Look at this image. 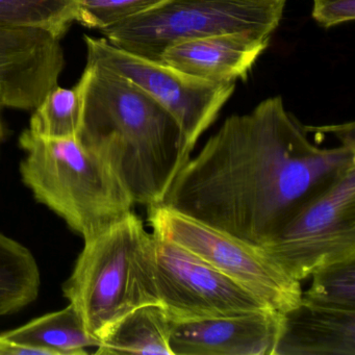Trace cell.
I'll use <instances>...</instances> for the list:
<instances>
[{"mask_svg": "<svg viewBox=\"0 0 355 355\" xmlns=\"http://www.w3.org/2000/svg\"><path fill=\"white\" fill-rule=\"evenodd\" d=\"M282 96L232 115L178 172L161 205L257 248L355 167V147H320Z\"/></svg>", "mask_w": 355, "mask_h": 355, "instance_id": "1", "label": "cell"}, {"mask_svg": "<svg viewBox=\"0 0 355 355\" xmlns=\"http://www.w3.org/2000/svg\"><path fill=\"white\" fill-rule=\"evenodd\" d=\"M80 140L117 172L135 205H161L191 159L175 119L142 89L87 62Z\"/></svg>", "mask_w": 355, "mask_h": 355, "instance_id": "2", "label": "cell"}, {"mask_svg": "<svg viewBox=\"0 0 355 355\" xmlns=\"http://www.w3.org/2000/svg\"><path fill=\"white\" fill-rule=\"evenodd\" d=\"M19 145L22 182L84 240L132 211L134 200L117 172L78 137L47 139L26 130Z\"/></svg>", "mask_w": 355, "mask_h": 355, "instance_id": "3", "label": "cell"}, {"mask_svg": "<svg viewBox=\"0 0 355 355\" xmlns=\"http://www.w3.org/2000/svg\"><path fill=\"white\" fill-rule=\"evenodd\" d=\"M63 293L78 309L87 330L101 340L132 309L159 303L155 236L134 211H128L85 240Z\"/></svg>", "mask_w": 355, "mask_h": 355, "instance_id": "4", "label": "cell"}, {"mask_svg": "<svg viewBox=\"0 0 355 355\" xmlns=\"http://www.w3.org/2000/svg\"><path fill=\"white\" fill-rule=\"evenodd\" d=\"M286 3V0H165L101 32L117 49L161 63L166 49L184 41L241 32L271 37Z\"/></svg>", "mask_w": 355, "mask_h": 355, "instance_id": "5", "label": "cell"}, {"mask_svg": "<svg viewBox=\"0 0 355 355\" xmlns=\"http://www.w3.org/2000/svg\"><path fill=\"white\" fill-rule=\"evenodd\" d=\"M148 221L155 236L190 251L270 309L284 313L300 303V282L261 248L164 205L148 207Z\"/></svg>", "mask_w": 355, "mask_h": 355, "instance_id": "6", "label": "cell"}, {"mask_svg": "<svg viewBox=\"0 0 355 355\" xmlns=\"http://www.w3.org/2000/svg\"><path fill=\"white\" fill-rule=\"evenodd\" d=\"M261 249L300 282L321 268L355 259V167L305 205Z\"/></svg>", "mask_w": 355, "mask_h": 355, "instance_id": "7", "label": "cell"}, {"mask_svg": "<svg viewBox=\"0 0 355 355\" xmlns=\"http://www.w3.org/2000/svg\"><path fill=\"white\" fill-rule=\"evenodd\" d=\"M84 39L87 62L126 78L157 101L175 119L190 153L236 88L234 82H209L137 57L105 38Z\"/></svg>", "mask_w": 355, "mask_h": 355, "instance_id": "8", "label": "cell"}, {"mask_svg": "<svg viewBox=\"0 0 355 355\" xmlns=\"http://www.w3.org/2000/svg\"><path fill=\"white\" fill-rule=\"evenodd\" d=\"M155 240L157 294L172 323L271 309L190 251L159 236Z\"/></svg>", "mask_w": 355, "mask_h": 355, "instance_id": "9", "label": "cell"}, {"mask_svg": "<svg viewBox=\"0 0 355 355\" xmlns=\"http://www.w3.org/2000/svg\"><path fill=\"white\" fill-rule=\"evenodd\" d=\"M61 38L42 28L0 26V107L35 110L59 84Z\"/></svg>", "mask_w": 355, "mask_h": 355, "instance_id": "10", "label": "cell"}, {"mask_svg": "<svg viewBox=\"0 0 355 355\" xmlns=\"http://www.w3.org/2000/svg\"><path fill=\"white\" fill-rule=\"evenodd\" d=\"M282 313L273 309L173 323V355H274Z\"/></svg>", "mask_w": 355, "mask_h": 355, "instance_id": "11", "label": "cell"}, {"mask_svg": "<svg viewBox=\"0 0 355 355\" xmlns=\"http://www.w3.org/2000/svg\"><path fill=\"white\" fill-rule=\"evenodd\" d=\"M270 39L247 32L193 39L166 49L161 63L209 82L236 83L246 80Z\"/></svg>", "mask_w": 355, "mask_h": 355, "instance_id": "12", "label": "cell"}, {"mask_svg": "<svg viewBox=\"0 0 355 355\" xmlns=\"http://www.w3.org/2000/svg\"><path fill=\"white\" fill-rule=\"evenodd\" d=\"M274 355H355V311L300 301L282 313Z\"/></svg>", "mask_w": 355, "mask_h": 355, "instance_id": "13", "label": "cell"}, {"mask_svg": "<svg viewBox=\"0 0 355 355\" xmlns=\"http://www.w3.org/2000/svg\"><path fill=\"white\" fill-rule=\"evenodd\" d=\"M171 320L161 303L132 309L101 338L97 354L173 355L170 349Z\"/></svg>", "mask_w": 355, "mask_h": 355, "instance_id": "14", "label": "cell"}, {"mask_svg": "<svg viewBox=\"0 0 355 355\" xmlns=\"http://www.w3.org/2000/svg\"><path fill=\"white\" fill-rule=\"evenodd\" d=\"M1 336L37 349L42 355L87 354V349L97 348L101 344V340L87 330L80 313L71 303L61 311L41 315Z\"/></svg>", "mask_w": 355, "mask_h": 355, "instance_id": "15", "label": "cell"}, {"mask_svg": "<svg viewBox=\"0 0 355 355\" xmlns=\"http://www.w3.org/2000/svg\"><path fill=\"white\" fill-rule=\"evenodd\" d=\"M40 284V271L33 253L0 232V317L34 302Z\"/></svg>", "mask_w": 355, "mask_h": 355, "instance_id": "16", "label": "cell"}, {"mask_svg": "<svg viewBox=\"0 0 355 355\" xmlns=\"http://www.w3.org/2000/svg\"><path fill=\"white\" fill-rule=\"evenodd\" d=\"M82 87L72 89L58 85L35 109L31 119V132L47 139L74 138L80 136L83 122Z\"/></svg>", "mask_w": 355, "mask_h": 355, "instance_id": "17", "label": "cell"}, {"mask_svg": "<svg viewBox=\"0 0 355 355\" xmlns=\"http://www.w3.org/2000/svg\"><path fill=\"white\" fill-rule=\"evenodd\" d=\"M80 0H0V26L36 28L62 38L78 19Z\"/></svg>", "mask_w": 355, "mask_h": 355, "instance_id": "18", "label": "cell"}, {"mask_svg": "<svg viewBox=\"0 0 355 355\" xmlns=\"http://www.w3.org/2000/svg\"><path fill=\"white\" fill-rule=\"evenodd\" d=\"M301 301L336 311H355V259L321 268L311 275Z\"/></svg>", "mask_w": 355, "mask_h": 355, "instance_id": "19", "label": "cell"}, {"mask_svg": "<svg viewBox=\"0 0 355 355\" xmlns=\"http://www.w3.org/2000/svg\"><path fill=\"white\" fill-rule=\"evenodd\" d=\"M165 0H80L78 19L82 26L103 30L157 7Z\"/></svg>", "mask_w": 355, "mask_h": 355, "instance_id": "20", "label": "cell"}, {"mask_svg": "<svg viewBox=\"0 0 355 355\" xmlns=\"http://www.w3.org/2000/svg\"><path fill=\"white\" fill-rule=\"evenodd\" d=\"M313 18L324 28H332L355 18V0H313Z\"/></svg>", "mask_w": 355, "mask_h": 355, "instance_id": "21", "label": "cell"}, {"mask_svg": "<svg viewBox=\"0 0 355 355\" xmlns=\"http://www.w3.org/2000/svg\"><path fill=\"white\" fill-rule=\"evenodd\" d=\"M0 355H42L40 351L13 340L0 334Z\"/></svg>", "mask_w": 355, "mask_h": 355, "instance_id": "22", "label": "cell"}, {"mask_svg": "<svg viewBox=\"0 0 355 355\" xmlns=\"http://www.w3.org/2000/svg\"><path fill=\"white\" fill-rule=\"evenodd\" d=\"M3 135H5V128H3V123L1 121V118H0V142L3 140Z\"/></svg>", "mask_w": 355, "mask_h": 355, "instance_id": "23", "label": "cell"}]
</instances>
